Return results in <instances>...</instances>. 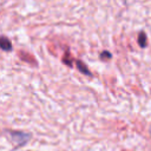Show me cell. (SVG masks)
I'll list each match as a JSON object with an SVG mask.
<instances>
[{"mask_svg":"<svg viewBox=\"0 0 151 151\" xmlns=\"http://www.w3.org/2000/svg\"><path fill=\"white\" fill-rule=\"evenodd\" d=\"M77 67H78V70L80 71V72H83V73H85V74H87V76H91V72L87 70V67H86V65H84L81 61H77Z\"/></svg>","mask_w":151,"mask_h":151,"instance_id":"277c9868","label":"cell"},{"mask_svg":"<svg viewBox=\"0 0 151 151\" xmlns=\"http://www.w3.org/2000/svg\"><path fill=\"white\" fill-rule=\"evenodd\" d=\"M0 45H1V48L4 50V51H11L12 50V44H11V41L6 38V37H1V40H0Z\"/></svg>","mask_w":151,"mask_h":151,"instance_id":"7a4b0ae2","label":"cell"},{"mask_svg":"<svg viewBox=\"0 0 151 151\" xmlns=\"http://www.w3.org/2000/svg\"><path fill=\"white\" fill-rule=\"evenodd\" d=\"M138 44L140 47H145L146 46V34L144 32H140L138 35Z\"/></svg>","mask_w":151,"mask_h":151,"instance_id":"3957f363","label":"cell"},{"mask_svg":"<svg viewBox=\"0 0 151 151\" xmlns=\"http://www.w3.org/2000/svg\"><path fill=\"white\" fill-rule=\"evenodd\" d=\"M9 136H11L12 140L17 145H19V146L25 145L29 140V138H31V134L29 133L21 132V131H9Z\"/></svg>","mask_w":151,"mask_h":151,"instance_id":"6da1fadb","label":"cell"},{"mask_svg":"<svg viewBox=\"0 0 151 151\" xmlns=\"http://www.w3.org/2000/svg\"><path fill=\"white\" fill-rule=\"evenodd\" d=\"M100 57H101V58H106V59H111L112 55H111V53H109L107 51H105V52H103V53L100 54Z\"/></svg>","mask_w":151,"mask_h":151,"instance_id":"5b68a950","label":"cell"}]
</instances>
